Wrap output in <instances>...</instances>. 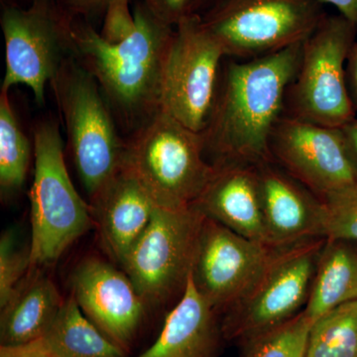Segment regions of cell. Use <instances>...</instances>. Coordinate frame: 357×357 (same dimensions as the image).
Segmentation results:
<instances>
[{
  "instance_id": "15",
  "label": "cell",
  "mask_w": 357,
  "mask_h": 357,
  "mask_svg": "<svg viewBox=\"0 0 357 357\" xmlns=\"http://www.w3.org/2000/svg\"><path fill=\"white\" fill-rule=\"evenodd\" d=\"M256 167L268 239L272 246L325 237L323 199L285 170L267 161Z\"/></svg>"
},
{
  "instance_id": "11",
  "label": "cell",
  "mask_w": 357,
  "mask_h": 357,
  "mask_svg": "<svg viewBox=\"0 0 357 357\" xmlns=\"http://www.w3.org/2000/svg\"><path fill=\"white\" fill-rule=\"evenodd\" d=\"M354 27L344 16L326 15L303 43L293 81L291 116L333 128H344L354 119V102L344 77Z\"/></svg>"
},
{
  "instance_id": "25",
  "label": "cell",
  "mask_w": 357,
  "mask_h": 357,
  "mask_svg": "<svg viewBox=\"0 0 357 357\" xmlns=\"http://www.w3.org/2000/svg\"><path fill=\"white\" fill-rule=\"evenodd\" d=\"M325 206V237L357 243V183L321 199Z\"/></svg>"
},
{
  "instance_id": "13",
  "label": "cell",
  "mask_w": 357,
  "mask_h": 357,
  "mask_svg": "<svg viewBox=\"0 0 357 357\" xmlns=\"http://www.w3.org/2000/svg\"><path fill=\"white\" fill-rule=\"evenodd\" d=\"M278 249L204 217L192 270L197 288L215 311L227 312L257 283Z\"/></svg>"
},
{
  "instance_id": "34",
  "label": "cell",
  "mask_w": 357,
  "mask_h": 357,
  "mask_svg": "<svg viewBox=\"0 0 357 357\" xmlns=\"http://www.w3.org/2000/svg\"><path fill=\"white\" fill-rule=\"evenodd\" d=\"M218 1H220V0H199V9L203 8V7L206 9H208Z\"/></svg>"
},
{
  "instance_id": "1",
  "label": "cell",
  "mask_w": 357,
  "mask_h": 357,
  "mask_svg": "<svg viewBox=\"0 0 357 357\" xmlns=\"http://www.w3.org/2000/svg\"><path fill=\"white\" fill-rule=\"evenodd\" d=\"M302 50L303 43L296 44L229 65L202 133L204 151L215 157V163L257 166L273 161L272 133L299 70Z\"/></svg>"
},
{
  "instance_id": "28",
  "label": "cell",
  "mask_w": 357,
  "mask_h": 357,
  "mask_svg": "<svg viewBox=\"0 0 357 357\" xmlns=\"http://www.w3.org/2000/svg\"><path fill=\"white\" fill-rule=\"evenodd\" d=\"M147 8L165 24L175 27L181 20L198 13L199 0H143Z\"/></svg>"
},
{
  "instance_id": "2",
  "label": "cell",
  "mask_w": 357,
  "mask_h": 357,
  "mask_svg": "<svg viewBox=\"0 0 357 357\" xmlns=\"http://www.w3.org/2000/svg\"><path fill=\"white\" fill-rule=\"evenodd\" d=\"M136 29L126 41L107 43L100 32L72 20V56L96 79L112 114L131 133L160 110L162 76L175 27L140 2Z\"/></svg>"
},
{
  "instance_id": "10",
  "label": "cell",
  "mask_w": 357,
  "mask_h": 357,
  "mask_svg": "<svg viewBox=\"0 0 357 357\" xmlns=\"http://www.w3.org/2000/svg\"><path fill=\"white\" fill-rule=\"evenodd\" d=\"M0 23L6 40L1 91L25 84L43 105L47 84L72 56V18L55 0H33L28 8L4 7Z\"/></svg>"
},
{
  "instance_id": "27",
  "label": "cell",
  "mask_w": 357,
  "mask_h": 357,
  "mask_svg": "<svg viewBox=\"0 0 357 357\" xmlns=\"http://www.w3.org/2000/svg\"><path fill=\"white\" fill-rule=\"evenodd\" d=\"M136 29L134 13H131L129 0H114L105 13L100 37L107 43L117 45L126 41Z\"/></svg>"
},
{
  "instance_id": "33",
  "label": "cell",
  "mask_w": 357,
  "mask_h": 357,
  "mask_svg": "<svg viewBox=\"0 0 357 357\" xmlns=\"http://www.w3.org/2000/svg\"><path fill=\"white\" fill-rule=\"evenodd\" d=\"M351 74L352 91H354V100L357 105V47L352 52L351 61Z\"/></svg>"
},
{
  "instance_id": "20",
  "label": "cell",
  "mask_w": 357,
  "mask_h": 357,
  "mask_svg": "<svg viewBox=\"0 0 357 357\" xmlns=\"http://www.w3.org/2000/svg\"><path fill=\"white\" fill-rule=\"evenodd\" d=\"M357 300V248L326 238L304 312L312 323L335 307Z\"/></svg>"
},
{
  "instance_id": "30",
  "label": "cell",
  "mask_w": 357,
  "mask_h": 357,
  "mask_svg": "<svg viewBox=\"0 0 357 357\" xmlns=\"http://www.w3.org/2000/svg\"><path fill=\"white\" fill-rule=\"evenodd\" d=\"M0 357H55L43 338L25 344L0 347Z\"/></svg>"
},
{
  "instance_id": "18",
  "label": "cell",
  "mask_w": 357,
  "mask_h": 357,
  "mask_svg": "<svg viewBox=\"0 0 357 357\" xmlns=\"http://www.w3.org/2000/svg\"><path fill=\"white\" fill-rule=\"evenodd\" d=\"M215 312L197 288L192 272L158 338L137 357H211L218 337Z\"/></svg>"
},
{
  "instance_id": "16",
  "label": "cell",
  "mask_w": 357,
  "mask_h": 357,
  "mask_svg": "<svg viewBox=\"0 0 357 357\" xmlns=\"http://www.w3.org/2000/svg\"><path fill=\"white\" fill-rule=\"evenodd\" d=\"M213 164L215 174L192 206L204 217L246 238L271 245L263 218L256 167Z\"/></svg>"
},
{
  "instance_id": "22",
  "label": "cell",
  "mask_w": 357,
  "mask_h": 357,
  "mask_svg": "<svg viewBox=\"0 0 357 357\" xmlns=\"http://www.w3.org/2000/svg\"><path fill=\"white\" fill-rule=\"evenodd\" d=\"M306 357H357V300L312 323Z\"/></svg>"
},
{
  "instance_id": "14",
  "label": "cell",
  "mask_w": 357,
  "mask_h": 357,
  "mask_svg": "<svg viewBox=\"0 0 357 357\" xmlns=\"http://www.w3.org/2000/svg\"><path fill=\"white\" fill-rule=\"evenodd\" d=\"M73 297L107 337L126 349L139 328L146 302L126 272L89 257L72 275Z\"/></svg>"
},
{
  "instance_id": "9",
  "label": "cell",
  "mask_w": 357,
  "mask_h": 357,
  "mask_svg": "<svg viewBox=\"0 0 357 357\" xmlns=\"http://www.w3.org/2000/svg\"><path fill=\"white\" fill-rule=\"evenodd\" d=\"M225 56L199 13L181 20L167 52L160 110L194 132L203 133L215 105Z\"/></svg>"
},
{
  "instance_id": "17",
  "label": "cell",
  "mask_w": 357,
  "mask_h": 357,
  "mask_svg": "<svg viewBox=\"0 0 357 357\" xmlns=\"http://www.w3.org/2000/svg\"><path fill=\"white\" fill-rule=\"evenodd\" d=\"M154 202L126 166L91 199V213L103 243L114 260L123 261L151 220Z\"/></svg>"
},
{
  "instance_id": "31",
  "label": "cell",
  "mask_w": 357,
  "mask_h": 357,
  "mask_svg": "<svg viewBox=\"0 0 357 357\" xmlns=\"http://www.w3.org/2000/svg\"><path fill=\"white\" fill-rule=\"evenodd\" d=\"M321 2L332 4L340 11L345 20L357 24V0H319Z\"/></svg>"
},
{
  "instance_id": "4",
  "label": "cell",
  "mask_w": 357,
  "mask_h": 357,
  "mask_svg": "<svg viewBox=\"0 0 357 357\" xmlns=\"http://www.w3.org/2000/svg\"><path fill=\"white\" fill-rule=\"evenodd\" d=\"M70 152L89 198L93 199L123 166L126 142L100 86L73 56L52 79Z\"/></svg>"
},
{
  "instance_id": "29",
  "label": "cell",
  "mask_w": 357,
  "mask_h": 357,
  "mask_svg": "<svg viewBox=\"0 0 357 357\" xmlns=\"http://www.w3.org/2000/svg\"><path fill=\"white\" fill-rule=\"evenodd\" d=\"M114 0H57L58 6L72 20L105 13L110 2Z\"/></svg>"
},
{
  "instance_id": "19",
  "label": "cell",
  "mask_w": 357,
  "mask_h": 357,
  "mask_svg": "<svg viewBox=\"0 0 357 357\" xmlns=\"http://www.w3.org/2000/svg\"><path fill=\"white\" fill-rule=\"evenodd\" d=\"M31 269L1 307V344H25L43 337L64 303L53 281Z\"/></svg>"
},
{
  "instance_id": "26",
  "label": "cell",
  "mask_w": 357,
  "mask_h": 357,
  "mask_svg": "<svg viewBox=\"0 0 357 357\" xmlns=\"http://www.w3.org/2000/svg\"><path fill=\"white\" fill-rule=\"evenodd\" d=\"M31 269L30 253L18 250L13 234H4L0 239V307L10 299L16 288Z\"/></svg>"
},
{
  "instance_id": "12",
  "label": "cell",
  "mask_w": 357,
  "mask_h": 357,
  "mask_svg": "<svg viewBox=\"0 0 357 357\" xmlns=\"http://www.w3.org/2000/svg\"><path fill=\"white\" fill-rule=\"evenodd\" d=\"M270 149L275 162L319 198L357 183V169L342 128L280 117Z\"/></svg>"
},
{
  "instance_id": "32",
  "label": "cell",
  "mask_w": 357,
  "mask_h": 357,
  "mask_svg": "<svg viewBox=\"0 0 357 357\" xmlns=\"http://www.w3.org/2000/svg\"><path fill=\"white\" fill-rule=\"evenodd\" d=\"M342 130L344 134L347 144H349V150H352L357 157V121L352 119L351 122L342 128Z\"/></svg>"
},
{
  "instance_id": "8",
  "label": "cell",
  "mask_w": 357,
  "mask_h": 357,
  "mask_svg": "<svg viewBox=\"0 0 357 357\" xmlns=\"http://www.w3.org/2000/svg\"><path fill=\"white\" fill-rule=\"evenodd\" d=\"M324 237L281 246L257 283L225 312L222 331L245 340L286 323L306 306Z\"/></svg>"
},
{
  "instance_id": "24",
  "label": "cell",
  "mask_w": 357,
  "mask_h": 357,
  "mask_svg": "<svg viewBox=\"0 0 357 357\" xmlns=\"http://www.w3.org/2000/svg\"><path fill=\"white\" fill-rule=\"evenodd\" d=\"M312 325L303 310L286 323L245 340L243 357H306Z\"/></svg>"
},
{
  "instance_id": "3",
  "label": "cell",
  "mask_w": 357,
  "mask_h": 357,
  "mask_svg": "<svg viewBox=\"0 0 357 357\" xmlns=\"http://www.w3.org/2000/svg\"><path fill=\"white\" fill-rule=\"evenodd\" d=\"M202 134L159 110L131 133L123 165L145 188L155 206L189 208L215 174L204 159Z\"/></svg>"
},
{
  "instance_id": "6",
  "label": "cell",
  "mask_w": 357,
  "mask_h": 357,
  "mask_svg": "<svg viewBox=\"0 0 357 357\" xmlns=\"http://www.w3.org/2000/svg\"><path fill=\"white\" fill-rule=\"evenodd\" d=\"M325 16L319 0H220L201 18L225 56L257 58L304 43Z\"/></svg>"
},
{
  "instance_id": "23",
  "label": "cell",
  "mask_w": 357,
  "mask_h": 357,
  "mask_svg": "<svg viewBox=\"0 0 357 357\" xmlns=\"http://www.w3.org/2000/svg\"><path fill=\"white\" fill-rule=\"evenodd\" d=\"M31 145L18 122L8 91H0V185L13 192L24 184Z\"/></svg>"
},
{
  "instance_id": "5",
  "label": "cell",
  "mask_w": 357,
  "mask_h": 357,
  "mask_svg": "<svg viewBox=\"0 0 357 357\" xmlns=\"http://www.w3.org/2000/svg\"><path fill=\"white\" fill-rule=\"evenodd\" d=\"M34 156L31 268L55 262L91 225V208L75 189L66 167L57 122L48 119L35 126Z\"/></svg>"
},
{
  "instance_id": "21",
  "label": "cell",
  "mask_w": 357,
  "mask_h": 357,
  "mask_svg": "<svg viewBox=\"0 0 357 357\" xmlns=\"http://www.w3.org/2000/svg\"><path fill=\"white\" fill-rule=\"evenodd\" d=\"M42 338L55 357H126L123 349L84 314L73 296L64 300Z\"/></svg>"
},
{
  "instance_id": "7",
  "label": "cell",
  "mask_w": 357,
  "mask_h": 357,
  "mask_svg": "<svg viewBox=\"0 0 357 357\" xmlns=\"http://www.w3.org/2000/svg\"><path fill=\"white\" fill-rule=\"evenodd\" d=\"M204 215L194 206H156L151 220L121 262L146 303L184 292L194 270Z\"/></svg>"
}]
</instances>
